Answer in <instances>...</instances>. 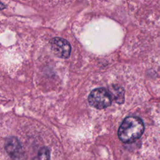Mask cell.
Returning <instances> with one entry per match:
<instances>
[{
    "mask_svg": "<svg viewBox=\"0 0 160 160\" xmlns=\"http://www.w3.org/2000/svg\"><path fill=\"white\" fill-rule=\"evenodd\" d=\"M144 131V125L140 118L128 116L123 120L120 125L118 134L122 142L131 143L140 138Z\"/></svg>",
    "mask_w": 160,
    "mask_h": 160,
    "instance_id": "cell-1",
    "label": "cell"
},
{
    "mask_svg": "<svg viewBox=\"0 0 160 160\" xmlns=\"http://www.w3.org/2000/svg\"><path fill=\"white\" fill-rule=\"evenodd\" d=\"M112 98L108 89L98 88L94 89L88 96L89 104L98 109H103L111 104Z\"/></svg>",
    "mask_w": 160,
    "mask_h": 160,
    "instance_id": "cell-2",
    "label": "cell"
},
{
    "mask_svg": "<svg viewBox=\"0 0 160 160\" xmlns=\"http://www.w3.org/2000/svg\"><path fill=\"white\" fill-rule=\"evenodd\" d=\"M51 48L52 52L58 57L66 59L70 56L71 47L69 42L59 37L52 38L50 41Z\"/></svg>",
    "mask_w": 160,
    "mask_h": 160,
    "instance_id": "cell-3",
    "label": "cell"
},
{
    "mask_svg": "<svg viewBox=\"0 0 160 160\" xmlns=\"http://www.w3.org/2000/svg\"><path fill=\"white\" fill-rule=\"evenodd\" d=\"M108 89L111 96L112 101L118 104H122L124 101V90L121 86L118 84H112L108 88Z\"/></svg>",
    "mask_w": 160,
    "mask_h": 160,
    "instance_id": "cell-4",
    "label": "cell"
},
{
    "mask_svg": "<svg viewBox=\"0 0 160 160\" xmlns=\"http://www.w3.org/2000/svg\"><path fill=\"white\" fill-rule=\"evenodd\" d=\"M20 143L16 138L11 137L7 139L5 144V148L9 154H12L17 152L20 149Z\"/></svg>",
    "mask_w": 160,
    "mask_h": 160,
    "instance_id": "cell-5",
    "label": "cell"
},
{
    "mask_svg": "<svg viewBox=\"0 0 160 160\" xmlns=\"http://www.w3.org/2000/svg\"><path fill=\"white\" fill-rule=\"evenodd\" d=\"M49 158L50 153L49 149L46 147H43L39 151L34 160H49Z\"/></svg>",
    "mask_w": 160,
    "mask_h": 160,
    "instance_id": "cell-6",
    "label": "cell"
}]
</instances>
